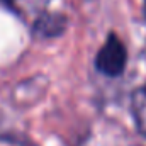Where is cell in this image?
Returning <instances> with one entry per match:
<instances>
[{
	"label": "cell",
	"instance_id": "2",
	"mask_svg": "<svg viewBox=\"0 0 146 146\" xmlns=\"http://www.w3.org/2000/svg\"><path fill=\"white\" fill-rule=\"evenodd\" d=\"M65 29V17L56 14H46L36 21L34 31L41 36H56Z\"/></svg>",
	"mask_w": 146,
	"mask_h": 146
},
{
	"label": "cell",
	"instance_id": "3",
	"mask_svg": "<svg viewBox=\"0 0 146 146\" xmlns=\"http://www.w3.org/2000/svg\"><path fill=\"white\" fill-rule=\"evenodd\" d=\"M133 115L139 133L146 138V85L138 88L133 95Z\"/></svg>",
	"mask_w": 146,
	"mask_h": 146
},
{
	"label": "cell",
	"instance_id": "5",
	"mask_svg": "<svg viewBox=\"0 0 146 146\" xmlns=\"http://www.w3.org/2000/svg\"><path fill=\"white\" fill-rule=\"evenodd\" d=\"M145 14H146V0H145Z\"/></svg>",
	"mask_w": 146,
	"mask_h": 146
},
{
	"label": "cell",
	"instance_id": "4",
	"mask_svg": "<svg viewBox=\"0 0 146 146\" xmlns=\"http://www.w3.org/2000/svg\"><path fill=\"white\" fill-rule=\"evenodd\" d=\"M3 2H9V3H12V2H15V0H3Z\"/></svg>",
	"mask_w": 146,
	"mask_h": 146
},
{
	"label": "cell",
	"instance_id": "1",
	"mask_svg": "<svg viewBox=\"0 0 146 146\" xmlns=\"http://www.w3.org/2000/svg\"><path fill=\"white\" fill-rule=\"evenodd\" d=\"M126 61H127V51L124 42L115 34H110L95 56L97 70L107 76H117L124 72Z\"/></svg>",
	"mask_w": 146,
	"mask_h": 146
}]
</instances>
